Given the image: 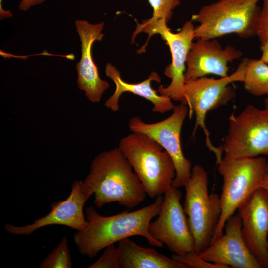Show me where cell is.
<instances>
[{
    "label": "cell",
    "mask_w": 268,
    "mask_h": 268,
    "mask_svg": "<svg viewBox=\"0 0 268 268\" xmlns=\"http://www.w3.org/2000/svg\"><path fill=\"white\" fill-rule=\"evenodd\" d=\"M184 187L183 210L194 239L195 252L199 255L209 246L217 229L221 213L220 199L217 194H209L208 174L200 165L192 168Z\"/></svg>",
    "instance_id": "5"
},
{
    "label": "cell",
    "mask_w": 268,
    "mask_h": 268,
    "mask_svg": "<svg viewBox=\"0 0 268 268\" xmlns=\"http://www.w3.org/2000/svg\"><path fill=\"white\" fill-rule=\"evenodd\" d=\"M182 0H148L152 8V16L143 22L153 24L161 20L168 23L170 20L173 11L180 5Z\"/></svg>",
    "instance_id": "21"
},
{
    "label": "cell",
    "mask_w": 268,
    "mask_h": 268,
    "mask_svg": "<svg viewBox=\"0 0 268 268\" xmlns=\"http://www.w3.org/2000/svg\"><path fill=\"white\" fill-rule=\"evenodd\" d=\"M117 250L119 268H187L154 249L137 245L129 237L118 242Z\"/></svg>",
    "instance_id": "18"
},
{
    "label": "cell",
    "mask_w": 268,
    "mask_h": 268,
    "mask_svg": "<svg viewBox=\"0 0 268 268\" xmlns=\"http://www.w3.org/2000/svg\"></svg>",
    "instance_id": "31"
},
{
    "label": "cell",
    "mask_w": 268,
    "mask_h": 268,
    "mask_svg": "<svg viewBox=\"0 0 268 268\" xmlns=\"http://www.w3.org/2000/svg\"><path fill=\"white\" fill-rule=\"evenodd\" d=\"M222 149L229 158L265 155L268 151V109L249 104L238 116L231 115Z\"/></svg>",
    "instance_id": "8"
},
{
    "label": "cell",
    "mask_w": 268,
    "mask_h": 268,
    "mask_svg": "<svg viewBox=\"0 0 268 268\" xmlns=\"http://www.w3.org/2000/svg\"><path fill=\"white\" fill-rule=\"evenodd\" d=\"M118 148L131 165L151 198L172 186L176 175L173 161L156 141L146 134L132 132L121 139Z\"/></svg>",
    "instance_id": "3"
},
{
    "label": "cell",
    "mask_w": 268,
    "mask_h": 268,
    "mask_svg": "<svg viewBox=\"0 0 268 268\" xmlns=\"http://www.w3.org/2000/svg\"><path fill=\"white\" fill-rule=\"evenodd\" d=\"M119 148L98 154L85 179V189L94 195L97 208L111 202L133 208L145 200V188Z\"/></svg>",
    "instance_id": "2"
},
{
    "label": "cell",
    "mask_w": 268,
    "mask_h": 268,
    "mask_svg": "<svg viewBox=\"0 0 268 268\" xmlns=\"http://www.w3.org/2000/svg\"><path fill=\"white\" fill-rule=\"evenodd\" d=\"M163 196H158L150 204L136 211H125L110 216L98 214L95 207L86 208L88 222L82 231L76 232L73 240L79 253L91 258L110 244L132 236L145 237L151 246L161 247L163 244L153 238L148 232L152 219L158 216Z\"/></svg>",
    "instance_id": "1"
},
{
    "label": "cell",
    "mask_w": 268,
    "mask_h": 268,
    "mask_svg": "<svg viewBox=\"0 0 268 268\" xmlns=\"http://www.w3.org/2000/svg\"><path fill=\"white\" fill-rule=\"evenodd\" d=\"M188 112V106L181 103L175 106L170 116L161 121L147 123L139 116H134L128 122L131 132L147 134L170 155L176 170L172 186L177 188L184 187L191 175V162L184 155L180 140L182 127Z\"/></svg>",
    "instance_id": "9"
},
{
    "label": "cell",
    "mask_w": 268,
    "mask_h": 268,
    "mask_svg": "<svg viewBox=\"0 0 268 268\" xmlns=\"http://www.w3.org/2000/svg\"><path fill=\"white\" fill-rule=\"evenodd\" d=\"M242 55L232 46L223 48L216 39H197L192 44L187 58L185 82L210 74L227 77L228 63Z\"/></svg>",
    "instance_id": "14"
},
{
    "label": "cell",
    "mask_w": 268,
    "mask_h": 268,
    "mask_svg": "<svg viewBox=\"0 0 268 268\" xmlns=\"http://www.w3.org/2000/svg\"><path fill=\"white\" fill-rule=\"evenodd\" d=\"M3 0H0V17L1 19L10 18L13 16L10 10H5L3 7L2 3Z\"/></svg>",
    "instance_id": "27"
},
{
    "label": "cell",
    "mask_w": 268,
    "mask_h": 268,
    "mask_svg": "<svg viewBox=\"0 0 268 268\" xmlns=\"http://www.w3.org/2000/svg\"><path fill=\"white\" fill-rule=\"evenodd\" d=\"M172 258L185 264L187 268H228V267L208 262L201 258L194 251L183 255L174 254Z\"/></svg>",
    "instance_id": "22"
},
{
    "label": "cell",
    "mask_w": 268,
    "mask_h": 268,
    "mask_svg": "<svg viewBox=\"0 0 268 268\" xmlns=\"http://www.w3.org/2000/svg\"><path fill=\"white\" fill-rule=\"evenodd\" d=\"M247 60V58L243 59L237 69L227 77L215 79L205 76L185 82L184 100L182 103L188 106L190 116L193 113L195 115L192 135L194 136L198 127L203 129L206 135V146L215 154L216 161L223 158V152L222 147H216L211 143L205 123L206 116L208 112L226 105L234 98L235 92L230 84L243 81Z\"/></svg>",
    "instance_id": "7"
},
{
    "label": "cell",
    "mask_w": 268,
    "mask_h": 268,
    "mask_svg": "<svg viewBox=\"0 0 268 268\" xmlns=\"http://www.w3.org/2000/svg\"><path fill=\"white\" fill-rule=\"evenodd\" d=\"M91 195L85 189L83 181H74L68 197L53 202L51 210L47 215L25 226H17L7 223L5 225V229L11 234L26 236L40 228L51 225H64L78 231H82L88 224L83 207Z\"/></svg>",
    "instance_id": "13"
},
{
    "label": "cell",
    "mask_w": 268,
    "mask_h": 268,
    "mask_svg": "<svg viewBox=\"0 0 268 268\" xmlns=\"http://www.w3.org/2000/svg\"><path fill=\"white\" fill-rule=\"evenodd\" d=\"M260 188L268 191V161L267 163L266 171L263 180L260 185Z\"/></svg>",
    "instance_id": "28"
},
{
    "label": "cell",
    "mask_w": 268,
    "mask_h": 268,
    "mask_svg": "<svg viewBox=\"0 0 268 268\" xmlns=\"http://www.w3.org/2000/svg\"><path fill=\"white\" fill-rule=\"evenodd\" d=\"M241 228L239 214L231 216L225 224V233L199 256L228 268H261L245 243Z\"/></svg>",
    "instance_id": "16"
},
{
    "label": "cell",
    "mask_w": 268,
    "mask_h": 268,
    "mask_svg": "<svg viewBox=\"0 0 268 268\" xmlns=\"http://www.w3.org/2000/svg\"><path fill=\"white\" fill-rule=\"evenodd\" d=\"M265 108L268 109V96L266 98L264 101Z\"/></svg>",
    "instance_id": "29"
},
{
    "label": "cell",
    "mask_w": 268,
    "mask_h": 268,
    "mask_svg": "<svg viewBox=\"0 0 268 268\" xmlns=\"http://www.w3.org/2000/svg\"><path fill=\"white\" fill-rule=\"evenodd\" d=\"M167 23L161 21L150 26L146 33L148 39L154 34H159L168 45L172 57L171 63L165 67L164 74L171 79L167 87L161 85L158 88L159 94L183 102L184 100V87L187 58L195 37V27L192 20L185 22L180 31L172 33Z\"/></svg>",
    "instance_id": "11"
},
{
    "label": "cell",
    "mask_w": 268,
    "mask_h": 268,
    "mask_svg": "<svg viewBox=\"0 0 268 268\" xmlns=\"http://www.w3.org/2000/svg\"><path fill=\"white\" fill-rule=\"evenodd\" d=\"M105 73L115 84V92L104 103V106L112 111L119 110L120 97L125 92L132 93L150 101L153 105L152 111L154 112L164 113L173 110L175 106L171 99L158 94V91L152 88V81L159 83L161 81L159 75L155 72H152L146 79L138 83L124 81L120 76L119 71L110 63L106 65Z\"/></svg>",
    "instance_id": "17"
},
{
    "label": "cell",
    "mask_w": 268,
    "mask_h": 268,
    "mask_svg": "<svg viewBox=\"0 0 268 268\" xmlns=\"http://www.w3.org/2000/svg\"><path fill=\"white\" fill-rule=\"evenodd\" d=\"M261 0H219L203 6L192 16L199 24L195 38L212 39L235 34L243 38L256 35Z\"/></svg>",
    "instance_id": "4"
},
{
    "label": "cell",
    "mask_w": 268,
    "mask_h": 268,
    "mask_svg": "<svg viewBox=\"0 0 268 268\" xmlns=\"http://www.w3.org/2000/svg\"><path fill=\"white\" fill-rule=\"evenodd\" d=\"M265 155H267V156H268V151L265 154Z\"/></svg>",
    "instance_id": "30"
},
{
    "label": "cell",
    "mask_w": 268,
    "mask_h": 268,
    "mask_svg": "<svg viewBox=\"0 0 268 268\" xmlns=\"http://www.w3.org/2000/svg\"><path fill=\"white\" fill-rule=\"evenodd\" d=\"M243 82L251 94L268 96V64L260 59L247 58Z\"/></svg>",
    "instance_id": "19"
},
{
    "label": "cell",
    "mask_w": 268,
    "mask_h": 268,
    "mask_svg": "<svg viewBox=\"0 0 268 268\" xmlns=\"http://www.w3.org/2000/svg\"><path fill=\"white\" fill-rule=\"evenodd\" d=\"M88 268H119L117 247L112 244L105 248L102 255Z\"/></svg>",
    "instance_id": "23"
},
{
    "label": "cell",
    "mask_w": 268,
    "mask_h": 268,
    "mask_svg": "<svg viewBox=\"0 0 268 268\" xmlns=\"http://www.w3.org/2000/svg\"><path fill=\"white\" fill-rule=\"evenodd\" d=\"M75 24L81 47V57L76 65L78 87L84 91L90 101L98 103L110 85L99 76L98 67L93 60L92 47L95 41H102L104 23L91 24L87 20H77Z\"/></svg>",
    "instance_id": "15"
},
{
    "label": "cell",
    "mask_w": 268,
    "mask_h": 268,
    "mask_svg": "<svg viewBox=\"0 0 268 268\" xmlns=\"http://www.w3.org/2000/svg\"><path fill=\"white\" fill-rule=\"evenodd\" d=\"M71 257L66 237L64 236L51 252L42 261L40 268H70Z\"/></svg>",
    "instance_id": "20"
},
{
    "label": "cell",
    "mask_w": 268,
    "mask_h": 268,
    "mask_svg": "<svg viewBox=\"0 0 268 268\" xmlns=\"http://www.w3.org/2000/svg\"><path fill=\"white\" fill-rule=\"evenodd\" d=\"M261 56L260 59L268 64V39L261 43Z\"/></svg>",
    "instance_id": "26"
},
{
    "label": "cell",
    "mask_w": 268,
    "mask_h": 268,
    "mask_svg": "<svg viewBox=\"0 0 268 268\" xmlns=\"http://www.w3.org/2000/svg\"><path fill=\"white\" fill-rule=\"evenodd\" d=\"M47 0H22L18 6L19 9L23 11H27L31 7L39 5Z\"/></svg>",
    "instance_id": "25"
},
{
    "label": "cell",
    "mask_w": 268,
    "mask_h": 268,
    "mask_svg": "<svg viewBox=\"0 0 268 268\" xmlns=\"http://www.w3.org/2000/svg\"><path fill=\"white\" fill-rule=\"evenodd\" d=\"M267 163L266 158L257 156L237 159L224 157L217 163L218 171L223 178L220 197L221 213L211 244L223 234L227 220L254 192L260 188Z\"/></svg>",
    "instance_id": "6"
},
{
    "label": "cell",
    "mask_w": 268,
    "mask_h": 268,
    "mask_svg": "<svg viewBox=\"0 0 268 268\" xmlns=\"http://www.w3.org/2000/svg\"><path fill=\"white\" fill-rule=\"evenodd\" d=\"M237 210L247 247L261 267L268 268V191L257 189Z\"/></svg>",
    "instance_id": "12"
},
{
    "label": "cell",
    "mask_w": 268,
    "mask_h": 268,
    "mask_svg": "<svg viewBox=\"0 0 268 268\" xmlns=\"http://www.w3.org/2000/svg\"><path fill=\"white\" fill-rule=\"evenodd\" d=\"M181 197L180 190L171 186L164 194L157 218L148 226L150 235L178 255L195 252L194 239L180 203Z\"/></svg>",
    "instance_id": "10"
},
{
    "label": "cell",
    "mask_w": 268,
    "mask_h": 268,
    "mask_svg": "<svg viewBox=\"0 0 268 268\" xmlns=\"http://www.w3.org/2000/svg\"><path fill=\"white\" fill-rule=\"evenodd\" d=\"M256 35L261 43L268 39V0H263V6L258 20Z\"/></svg>",
    "instance_id": "24"
}]
</instances>
